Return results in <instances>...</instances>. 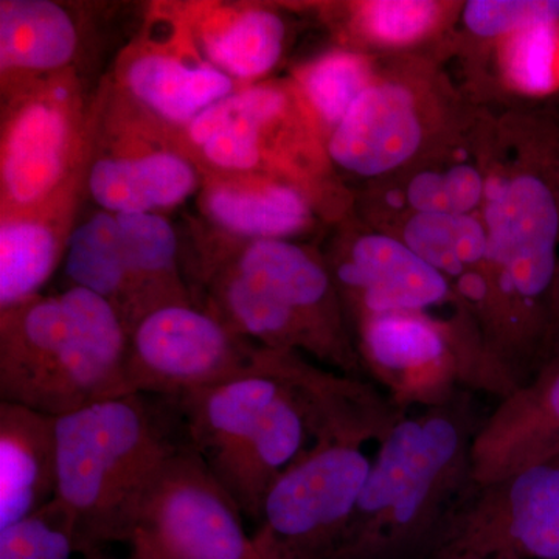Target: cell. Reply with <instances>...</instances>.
I'll return each mask as SVG.
<instances>
[{
	"label": "cell",
	"instance_id": "obj_1",
	"mask_svg": "<svg viewBox=\"0 0 559 559\" xmlns=\"http://www.w3.org/2000/svg\"><path fill=\"white\" fill-rule=\"evenodd\" d=\"M471 392L407 414L378 444L340 559H428L474 489Z\"/></svg>",
	"mask_w": 559,
	"mask_h": 559
},
{
	"label": "cell",
	"instance_id": "obj_2",
	"mask_svg": "<svg viewBox=\"0 0 559 559\" xmlns=\"http://www.w3.org/2000/svg\"><path fill=\"white\" fill-rule=\"evenodd\" d=\"M127 326L83 288L0 312V399L61 417L128 395Z\"/></svg>",
	"mask_w": 559,
	"mask_h": 559
},
{
	"label": "cell",
	"instance_id": "obj_3",
	"mask_svg": "<svg viewBox=\"0 0 559 559\" xmlns=\"http://www.w3.org/2000/svg\"><path fill=\"white\" fill-rule=\"evenodd\" d=\"M179 447L139 393L61 415L53 500L91 543L127 544L146 492Z\"/></svg>",
	"mask_w": 559,
	"mask_h": 559
},
{
	"label": "cell",
	"instance_id": "obj_4",
	"mask_svg": "<svg viewBox=\"0 0 559 559\" xmlns=\"http://www.w3.org/2000/svg\"><path fill=\"white\" fill-rule=\"evenodd\" d=\"M371 466L362 448L316 441L267 492L252 538L263 559H340Z\"/></svg>",
	"mask_w": 559,
	"mask_h": 559
},
{
	"label": "cell",
	"instance_id": "obj_5",
	"mask_svg": "<svg viewBox=\"0 0 559 559\" xmlns=\"http://www.w3.org/2000/svg\"><path fill=\"white\" fill-rule=\"evenodd\" d=\"M127 546L130 559H263L240 507L189 443L162 466Z\"/></svg>",
	"mask_w": 559,
	"mask_h": 559
},
{
	"label": "cell",
	"instance_id": "obj_6",
	"mask_svg": "<svg viewBox=\"0 0 559 559\" xmlns=\"http://www.w3.org/2000/svg\"><path fill=\"white\" fill-rule=\"evenodd\" d=\"M263 347L207 308L171 304L140 319L128 337L131 393L176 401L260 369Z\"/></svg>",
	"mask_w": 559,
	"mask_h": 559
},
{
	"label": "cell",
	"instance_id": "obj_7",
	"mask_svg": "<svg viewBox=\"0 0 559 559\" xmlns=\"http://www.w3.org/2000/svg\"><path fill=\"white\" fill-rule=\"evenodd\" d=\"M49 76L14 95L3 117L0 148L3 213H27L57 204L81 146V108L75 84Z\"/></svg>",
	"mask_w": 559,
	"mask_h": 559
},
{
	"label": "cell",
	"instance_id": "obj_8",
	"mask_svg": "<svg viewBox=\"0 0 559 559\" xmlns=\"http://www.w3.org/2000/svg\"><path fill=\"white\" fill-rule=\"evenodd\" d=\"M436 551L559 559V459L474 487Z\"/></svg>",
	"mask_w": 559,
	"mask_h": 559
},
{
	"label": "cell",
	"instance_id": "obj_9",
	"mask_svg": "<svg viewBox=\"0 0 559 559\" xmlns=\"http://www.w3.org/2000/svg\"><path fill=\"white\" fill-rule=\"evenodd\" d=\"M362 360L374 384L407 414L450 403L460 392L488 393L479 371L419 311L366 316Z\"/></svg>",
	"mask_w": 559,
	"mask_h": 559
},
{
	"label": "cell",
	"instance_id": "obj_10",
	"mask_svg": "<svg viewBox=\"0 0 559 559\" xmlns=\"http://www.w3.org/2000/svg\"><path fill=\"white\" fill-rule=\"evenodd\" d=\"M487 259L500 267L499 293L532 320L558 274L559 204L546 180H489Z\"/></svg>",
	"mask_w": 559,
	"mask_h": 559
},
{
	"label": "cell",
	"instance_id": "obj_11",
	"mask_svg": "<svg viewBox=\"0 0 559 559\" xmlns=\"http://www.w3.org/2000/svg\"><path fill=\"white\" fill-rule=\"evenodd\" d=\"M559 459V356L499 400L471 444L474 487Z\"/></svg>",
	"mask_w": 559,
	"mask_h": 559
},
{
	"label": "cell",
	"instance_id": "obj_12",
	"mask_svg": "<svg viewBox=\"0 0 559 559\" xmlns=\"http://www.w3.org/2000/svg\"><path fill=\"white\" fill-rule=\"evenodd\" d=\"M226 266L288 308L310 333L318 358L348 377L362 374L364 362L337 322L330 275L305 250L280 240L253 241Z\"/></svg>",
	"mask_w": 559,
	"mask_h": 559
},
{
	"label": "cell",
	"instance_id": "obj_13",
	"mask_svg": "<svg viewBox=\"0 0 559 559\" xmlns=\"http://www.w3.org/2000/svg\"><path fill=\"white\" fill-rule=\"evenodd\" d=\"M270 370V369H267ZM272 373V371H271ZM278 378V377H277ZM283 390L266 414L213 474L241 513L259 522L267 492L314 443L310 417L293 389Z\"/></svg>",
	"mask_w": 559,
	"mask_h": 559
},
{
	"label": "cell",
	"instance_id": "obj_14",
	"mask_svg": "<svg viewBox=\"0 0 559 559\" xmlns=\"http://www.w3.org/2000/svg\"><path fill=\"white\" fill-rule=\"evenodd\" d=\"M57 495V417L0 401V530Z\"/></svg>",
	"mask_w": 559,
	"mask_h": 559
},
{
	"label": "cell",
	"instance_id": "obj_15",
	"mask_svg": "<svg viewBox=\"0 0 559 559\" xmlns=\"http://www.w3.org/2000/svg\"><path fill=\"white\" fill-rule=\"evenodd\" d=\"M421 130L409 92L400 86L367 87L330 140L341 167L362 176L399 167L417 151Z\"/></svg>",
	"mask_w": 559,
	"mask_h": 559
},
{
	"label": "cell",
	"instance_id": "obj_16",
	"mask_svg": "<svg viewBox=\"0 0 559 559\" xmlns=\"http://www.w3.org/2000/svg\"><path fill=\"white\" fill-rule=\"evenodd\" d=\"M342 285L359 293L366 316L421 311L450 294L447 278L407 245L388 237L356 242L352 260L337 267Z\"/></svg>",
	"mask_w": 559,
	"mask_h": 559
},
{
	"label": "cell",
	"instance_id": "obj_17",
	"mask_svg": "<svg viewBox=\"0 0 559 559\" xmlns=\"http://www.w3.org/2000/svg\"><path fill=\"white\" fill-rule=\"evenodd\" d=\"M283 390L261 355L260 369L176 401L189 444L213 469L255 428Z\"/></svg>",
	"mask_w": 559,
	"mask_h": 559
},
{
	"label": "cell",
	"instance_id": "obj_18",
	"mask_svg": "<svg viewBox=\"0 0 559 559\" xmlns=\"http://www.w3.org/2000/svg\"><path fill=\"white\" fill-rule=\"evenodd\" d=\"M198 183L197 168L187 157L162 148L100 157L87 173L92 200L112 215L175 207Z\"/></svg>",
	"mask_w": 559,
	"mask_h": 559
},
{
	"label": "cell",
	"instance_id": "obj_19",
	"mask_svg": "<svg viewBox=\"0 0 559 559\" xmlns=\"http://www.w3.org/2000/svg\"><path fill=\"white\" fill-rule=\"evenodd\" d=\"M121 79L140 106L157 119L183 127L237 91L234 80L207 61H190L160 49L132 53Z\"/></svg>",
	"mask_w": 559,
	"mask_h": 559
},
{
	"label": "cell",
	"instance_id": "obj_20",
	"mask_svg": "<svg viewBox=\"0 0 559 559\" xmlns=\"http://www.w3.org/2000/svg\"><path fill=\"white\" fill-rule=\"evenodd\" d=\"M79 44V28L60 3L50 0L0 2L3 83L58 75L72 62Z\"/></svg>",
	"mask_w": 559,
	"mask_h": 559
},
{
	"label": "cell",
	"instance_id": "obj_21",
	"mask_svg": "<svg viewBox=\"0 0 559 559\" xmlns=\"http://www.w3.org/2000/svg\"><path fill=\"white\" fill-rule=\"evenodd\" d=\"M202 207L221 229L240 237L277 240L304 229L310 209L299 191L277 183L219 175L209 183Z\"/></svg>",
	"mask_w": 559,
	"mask_h": 559
},
{
	"label": "cell",
	"instance_id": "obj_22",
	"mask_svg": "<svg viewBox=\"0 0 559 559\" xmlns=\"http://www.w3.org/2000/svg\"><path fill=\"white\" fill-rule=\"evenodd\" d=\"M116 218L134 289L138 323L165 305L193 301L180 277L178 237L171 224L159 213H130Z\"/></svg>",
	"mask_w": 559,
	"mask_h": 559
},
{
	"label": "cell",
	"instance_id": "obj_23",
	"mask_svg": "<svg viewBox=\"0 0 559 559\" xmlns=\"http://www.w3.org/2000/svg\"><path fill=\"white\" fill-rule=\"evenodd\" d=\"M197 36L213 68L231 80H255L277 64L285 25L270 10L238 7L210 13Z\"/></svg>",
	"mask_w": 559,
	"mask_h": 559
},
{
	"label": "cell",
	"instance_id": "obj_24",
	"mask_svg": "<svg viewBox=\"0 0 559 559\" xmlns=\"http://www.w3.org/2000/svg\"><path fill=\"white\" fill-rule=\"evenodd\" d=\"M66 245L69 288L87 289L108 300L130 334L138 311L116 215L100 210L75 227Z\"/></svg>",
	"mask_w": 559,
	"mask_h": 559
},
{
	"label": "cell",
	"instance_id": "obj_25",
	"mask_svg": "<svg viewBox=\"0 0 559 559\" xmlns=\"http://www.w3.org/2000/svg\"><path fill=\"white\" fill-rule=\"evenodd\" d=\"M47 209L2 213L0 224V310L40 296L62 252V229L57 218H44Z\"/></svg>",
	"mask_w": 559,
	"mask_h": 559
},
{
	"label": "cell",
	"instance_id": "obj_26",
	"mask_svg": "<svg viewBox=\"0 0 559 559\" xmlns=\"http://www.w3.org/2000/svg\"><path fill=\"white\" fill-rule=\"evenodd\" d=\"M0 559H119L84 538L69 514L51 500L27 520L0 530Z\"/></svg>",
	"mask_w": 559,
	"mask_h": 559
},
{
	"label": "cell",
	"instance_id": "obj_27",
	"mask_svg": "<svg viewBox=\"0 0 559 559\" xmlns=\"http://www.w3.org/2000/svg\"><path fill=\"white\" fill-rule=\"evenodd\" d=\"M407 248L441 274L462 277L468 264L487 259L488 235L465 215L418 213L404 230Z\"/></svg>",
	"mask_w": 559,
	"mask_h": 559
},
{
	"label": "cell",
	"instance_id": "obj_28",
	"mask_svg": "<svg viewBox=\"0 0 559 559\" xmlns=\"http://www.w3.org/2000/svg\"><path fill=\"white\" fill-rule=\"evenodd\" d=\"M366 62L356 55L333 53L307 69L304 87L311 105L329 123L340 124L345 114L367 90Z\"/></svg>",
	"mask_w": 559,
	"mask_h": 559
},
{
	"label": "cell",
	"instance_id": "obj_29",
	"mask_svg": "<svg viewBox=\"0 0 559 559\" xmlns=\"http://www.w3.org/2000/svg\"><path fill=\"white\" fill-rule=\"evenodd\" d=\"M555 24L536 25L511 36L506 47V69L511 81L522 91H549L554 84Z\"/></svg>",
	"mask_w": 559,
	"mask_h": 559
},
{
	"label": "cell",
	"instance_id": "obj_30",
	"mask_svg": "<svg viewBox=\"0 0 559 559\" xmlns=\"http://www.w3.org/2000/svg\"><path fill=\"white\" fill-rule=\"evenodd\" d=\"M558 21L559 0H473L465 9L466 25L481 36L516 33Z\"/></svg>",
	"mask_w": 559,
	"mask_h": 559
},
{
	"label": "cell",
	"instance_id": "obj_31",
	"mask_svg": "<svg viewBox=\"0 0 559 559\" xmlns=\"http://www.w3.org/2000/svg\"><path fill=\"white\" fill-rule=\"evenodd\" d=\"M437 7L421 0H378L362 10L371 36L384 43H407L418 38L436 20Z\"/></svg>",
	"mask_w": 559,
	"mask_h": 559
},
{
	"label": "cell",
	"instance_id": "obj_32",
	"mask_svg": "<svg viewBox=\"0 0 559 559\" xmlns=\"http://www.w3.org/2000/svg\"><path fill=\"white\" fill-rule=\"evenodd\" d=\"M484 193L480 175L471 167L452 168L441 176L443 215H465L476 207Z\"/></svg>",
	"mask_w": 559,
	"mask_h": 559
},
{
	"label": "cell",
	"instance_id": "obj_33",
	"mask_svg": "<svg viewBox=\"0 0 559 559\" xmlns=\"http://www.w3.org/2000/svg\"><path fill=\"white\" fill-rule=\"evenodd\" d=\"M551 320L555 323V331H557V340H555L554 353H551V358L555 356H559V272L557 274V280H555L554 290H551Z\"/></svg>",
	"mask_w": 559,
	"mask_h": 559
},
{
	"label": "cell",
	"instance_id": "obj_34",
	"mask_svg": "<svg viewBox=\"0 0 559 559\" xmlns=\"http://www.w3.org/2000/svg\"><path fill=\"white\" fill-rule=\"evenodd\" d=\"M428 559H518L506 555H466L451 554V551H433Z\"/></svg>",
	"mask_w": 559,
	"mask_h": 559
}]
</instances>
